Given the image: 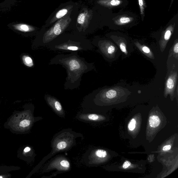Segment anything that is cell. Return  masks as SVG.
Returning <instances> with one entry per match:
<instances>
[{
  "label": "cell",
  "instance_id": "obj_1",
  "mask_svg": "<svg viewBox=\"0 0 178 178\" xmlns=\"http://www.w3.org/2000/svg\"><path fill=\"white\" fill-rule=\"evenodd\" d=\"M49 65H60L66 70L67 77L64 85L66 90L78 89L83 74L95 69L93 63L88 62L79 56L77 52L57 55L50 60Z\"/></svg>",
  "mask_w": 178,
  "mask_h": 178
},
{
  "label": "cell",
  "instance_id": "obj_2",
  "mask_svg": "<svg viewBox=\"0 0 178 178\" xmlns=\"http://www.w3.org/2000/svg\"><path fill=\"white\" fill-rule=\"evenodd\" d=\"M83 138V134L76 132L71 128L62 129L56 133L51 140V151L37 165L32 171V173L39 170L48 160L56 154L71 150L82 142Z\"/></svg>",
  "mask_w": 178,
  "mask_h": 178
},
{
  "label": "cell",
  "instance_id": "obj_3",
  "mask_svg": "<svg viewBox=\"0 0 178 178\" xmlns=\"http://www.w3.org/2000/svg\"><path fill=\"white\" fill-rule=\"evenodd\" d=\"M53 51L70 53L92 50L94 46L91 41L77 35H61L47 47Z\"/></svg>",
  "mask_w": 178,
  "mask_h": 178
},
{
  "label": "cell",
  "instance_id": "obj_4",
  "mask_svg": "<svg viewBox=\"0 0 178 178\" xmlns=\"http://www.w3.org/2000/svg\"><path fill=\"white\" fill-rule=\"evenodd\" d=\"M71 169V164L70 160L65 155H62L56 156L49 160L45 164L42 173H47L56 170L49 176L41 178H51L59 174L68 172Z\"/></svg>",
  "mask_w": 178,
  "mask_h": 178
},
{
  "label": "cell",
  "instance_id": "obj_5",
  "mask_svg": "<svg viewBox=\"0 0 178 178\" xmlns=\"http://www.w3.org/2000/svg\"><path fill=\"white\" fill-rule=\"evenodd\" d=\"M71 21L69 17L61 19L51 28L45 31L39 39L38 45L47 47L54 39L62 35L68 26Z\"/></svg>",
  "mask_w": 178,
  "mask_h": 178
},
{
  "label": "cell",
  "instance_id": "obj_6",
  "mask_svg": "<svg viewBox=\"0 0 178 178\" xmlns=\"http://www.w3.org/2000/svg\"><path fill=\"white\" fill-rule=\"evenodd\" d=\"M107 155V151L103 149L91 147L83 154V161L87 167L95 166L100 163L101 160L106 158Z\"/></svg>",
  "mask_w": 178,
  "mask_h": 178
},
{
  "label": "cell",
  "instance_id": "obj_7",
  "mask_svg": "<svg viewBox=\"0 0 178 178\" xmlns=\"http://www.w3.org/2000/svg\"><path fill=\"white\" fill-rule=\"evenodd\" d=\"M76 118L80 122L92 124L104 119V116L98 113L83 110L77 113Z\"/></svg>",
  "mask_w": 178,
  "mask_h": 178
},
{
  "label": "cell",
  "instance_id": "obj_8",
  "mask_svg": "<svg viewBox=\"0 0 178 178\" xmlns=\"http://www.w3.org/2000/svg\"><path fill=\"white\" fill-rule=\"evenodd\" d=\"M44 98L47 104L57 115L61 118H65V112L62 105L58 99L48 94H45Z\"/></svg>",
  "mask_w": 178,
  "mask_h": 178
},
{
  "label": "cell",
  "instance_id": "obj_9",
  "mask_svg": "<svg viewBox=\"0 0 178 178\" xmlns=\"http://www.w3.org/2000/svg\"><path fill=\"white\" fill-rule=\"evenodd\" d=\"M98 2L101 5L110 7L119 5L122 3L120 0H100Z\"/></svg>",
  "mask_w": 178,
  "mask_h": 178
},
{
  "label": "cell",
  "instance_id": "obj_10",
  "mask_svg": "<svg viewBox=\"0 0 178 178\" xmlns=\"http://www.w3.org/2000/svg\"><path fill=\"white\" fill-rule=\"evenodd\" d=\"M149 123L151 127L155 128L159 126L160 123V120L158 116H152L149 118Z\"/></svg>",
  "mask_w": 178,
  "mask_h": 178
},
{
  "label": "cell",
  "instance_id": "obj_11",
  "mask_svg": "<svg viewBox=\"0 0 178 178\" xmlns=\"http://www.w3.org/2000/svg\"><path fill=\"white\" fill-rule=\"evenodd\" d=\"M68 12V10L67 9L63 8L61 9L56 13V14L54 18L51 21L52 23L53 22L58 20L59 19L62 18L63 17H64L65 15H66Z\"/></svg>",
  "mask_w": 178,
  "mask_h": 178
},
{
  "label": "cell",
  "instance_id": "obj_12",
  "mask_svg": "<svg viewBox=\"0 0 178 178\" xmlns=\"http://www.w3.org/2000/svg\"><path fill=\"white\" fill-rule=\"evenodd\" d=\"M131 20L130 17H122L118 20L116 23L118 25H124L130 23Z\"/></svg>",
  "mask_w": 178,
  "mask_h": 178
},
{
  "label": "cell",
  "instance_id": "obj_13",
  "mask_svg": "<svg viewBox=\"0 0 178 178\" xmlns=\"http://www.w3.org/2000/svg\"><path fill=\"white\" fill-rule=\"evenodd\" d=\"M103 91L105 96L107 98H113L116 95V92L114 90L111 89L106 91L105 90L103 89Z\"/></svg>",
  "mask_w": 178,
  "mask_h": 178
},
{
  "label": "cell",
  "instance_id": "obj_14",
  "mask_svg": "<svg viewBox=\"0 0 178 178\" xmlns=\"http://www.w3.org/2000/svg\"><path fill=\"white\" fill-rule=\"evenodd\" d=\"M24 63L27 66L31 67L34 65L33 61L32 58L27 56H24L23 57Z\"/></svg>",
  "mask_w": 178,
  "mask_h": 178
},
{
  "label": "cell",
  "instance_id": "obj_15",
  "mask_svg": "<svg viewBox=\"0 0 178 178\" xmlns=\"http://www.w3.org/2000/svg\"><path fill=\"white\" fill-rule=\"evenodd\" d=\"M86 17V14L85 13H82L79 15L77 18L78 23L80 25H83L85 23Z\"/></svg>",
  "mask_w": 178,
  "mask_h": 178
},
{
  "label": "cell",
  "instance_id": "obj_16",
  "mask_svg": "<svg viewBox=\"0 0 178 178\" xmlns=\"http://www.w3.org/2000/svg\"><path fill=\"white\" fill-rule=\"evenodd\" d=\"M138 4L140 6V14L143 20L144 16V11L145 7V3L144 0H138Z\"/></svg>",
  "mask_w": 178,
  "mask_h": 178
},
{
  "label": "cell",
  "instance_id": "obj_17",
  "mask_svg": "<svg viewBox=\"0 0 178 178\" xmlns=\"http://www.w3.org/2000/svg\"><path fill=\"white\" fill-rule=\"evenodd\" d=\"M167 88L168 90H172L174 87V83L172 78H169L167 82L166 83Z\"/></svg>",
  "mask_w": 178,
  "mask_h": 178
},
{
  "label": "cell",
  "instance_id": "obj_18",
  "mask_svg": "<svg viewBox=\"0 0 178 178\" xmlns=\"http://www.w3.org/2000/svg\"><path fill=\"white\" fill-rule=\"evenodd\" d=\"M136 121L135 119H132L128 125V128L129 130L133 131L135 127Z\"/></svg>",
  "mask_w": 178,
  "mask_h": 178
},
{
  "label": "cell",
  "instance_id": "obj_19",
  "mask_svg": "<svg viewBox=\"0 0 178 178\" xmlns=\"http://www.w3.org/2000/svg\"><path fill=\"white\" fill-rule=\"evenodd\" d=\"M171 35V31L170 29L166 30L164 35V39L166 41H168L170 39Z\"/></svg>",
  "mask_w": 178,
  "mask_h": 178
},
{
  "label": "cell",
  "instance_id": "obj_20",
  "mask_svg": "<svg viewBox=\"0 0 178 178\" xmlns=\"http://www.w3.org/2000/svg\"><path fill=\"white\" fill-rule=\"evenodd\" d=\"M19 30L24 32H29L30 30V29L28 26L26 25H23L19 26Z\"/></svg>",
  "mask_w": 178,
  "mask_h": 178
},
{
  "label": "cell",
  "instance_id": "obj_21",
  "mask_svg": "<svg viewBox=\"0 0 178 178\" xmlns=\"http://www.w3.org/2000/svg\"><path fill=\"white\" fill-rule=\"evenodd\" d=\"M120 47L121 50L122 52L124 53L125 54L127 55V52L126 49V45L124 43H121L120 45Z\"/></svg>",
  "mask_w": 178,
  "mask_h": 178
},
{
  "label": "cell",
  "instance_id": "obj_22",
  "mask_svg": "<svg viewBox=\"0 0 178 178\" xmlns=\"http://www.w3.org/2000/svg\"><path fill=\"white\" fill-rule=\"evenodd\" d=\"M131 165V163L129 161H127L124 162L123 165L122 167L124 169H126L128 168Z\"/></svg>",
  "mask_w": 178,
  "mask_h": 178
},
{
  "label": "cell",
  "instance_id": "obj_23",
  "mask_svg": "<svg viewBox=\"0 0 178 178\" xmlns=\"http://www.w3.org/2000/svg\"><path fill=\"white\" fill-rule=\"evenodd\" d=\"M142 50L145 53H148L150 52V49L147 47H144L142 48Z\"/></svg>",
  "mask_w": 178,
  "mask_h": 178
},
{
  "label": "cell",
  "instance_id": "obj_24",
  "mask_svg": "<svg viewBox=\"0 0 178 178\" xmlns=\"http://www.w3.org/2000/svg\"><path fill=\"white\" fill-rule=\"evenodd\" d=\"M171 148V146L170 145H168V146H166L164 147L163 150L164 151H167L170 150Z\"/></svg>",
  "mask_w": 178,
  "mask_h": 178
},
{
  "label": "cell",
  "instance_id": "obj_25",
  "mask_svg": "<svg viewBox=\"0 0 178 178\" xmlns=\"http://www.w3.org/2000/svg\"><path fill=\"white\" fill-rule=\"evenodd\" d=\"M173 50L175 53H178V43L176 44L173 48Z\"/></svg>",
  "mask_w": 178,
  "mask_h": 178
},
{
  "label": "cell",
  "instance_id": "obj_26",
  "mask_svg": "<svg viewBox=\"0 0 178 178\" xmlns=\"http://www.w3.org/2000/svg\"><path fill=\"white\" fill-rule=\"evenodd\" d=\"M32 150V149L30 148L29 147H26V148L24 149V152L25 153L28 152H29L31 150Z\"/></svg>",
  "mask_w": 178,
  "mask_h": 178
}]
</instances>
